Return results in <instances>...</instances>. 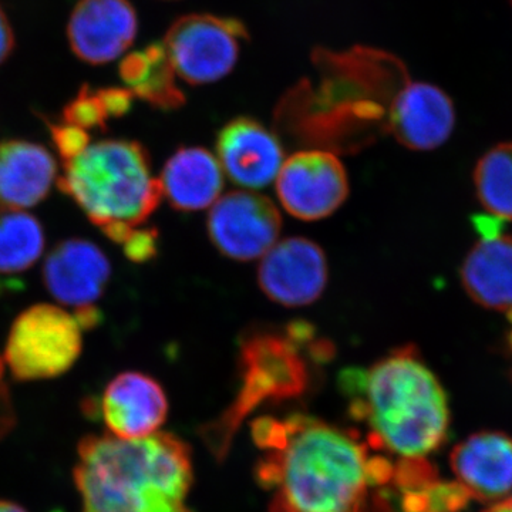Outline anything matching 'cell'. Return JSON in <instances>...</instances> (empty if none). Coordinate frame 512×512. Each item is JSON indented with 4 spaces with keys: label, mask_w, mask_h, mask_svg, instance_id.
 <instances>
[{
    "label": "cell",
    "mask_w": 512,
    "mask_h": 512,
    "mask_svg": "<svg viewBox=\"0 0 512 512\" xmlns=\"http://www.w3.org/2000/svg\"><path fill=\"white\" fill-rule=\"evenodd\" d=\"M124 255L136 264L151 261L158 251V232L154 228H137L123 242Z\"/></svg>",
    "instance_id": "obj_25"
},
{
    "label": "cell",
    "mask_w": 512,
    "mask_h": 512,
    "mask_svg": "<svg viewBox=\"0 0 512 512\" xmlns=\"http://www.w3.org/2000/svg\"><path fill=\"white\" fill-rule=\"evenodd\" d=\"M313 329L308 323L289 325L284 335L278 332H252L241 342V389L237 400L221 421L217 433L208 436L218 457L224 456L239 423L249 412L266 400L292 399L305 392L309 383V367L302 348L311 345Z\"/></svg>",
    "instance_id": "obj_5"
},
{
    "label": "cell",
    "mask_w": 512,
    "mask_h": 512,
    "mask_svg": "<svg viewBox=\"0 0 512 512\" xmlns=\"http://www.w3.org/2000/svg\"><path fill=\"white\" fill-rule=\"evenodd\" d=\"M241 39H248V32L237 19L187 15L175 20L164 46L174 73L198 86L218 82L234 69Z\"/></svg>",
    "instance_id": "obj_7"
},
{
    "label": "cell",
    "mask_w": 512,
    "mask_h": 512,
    "mask_svg": "<svg viewBox=\"0 0 512 512\" xmlns=\"http://www.w3.org/2000/svg\"><path fill=\"white\" fill-rule=\"evenodd\" d=\"M342 386L350 412L369 424L375 446L403 458H424L446 441V390L413 345L390 352L369 369L346 370Z\"/></svg>",
    "instance_id": "obj_3"
},
{
    "label": "cell",
    "mask_w": 512,
    "mask_h": 512,
    "mask_svg": "<svg viewBox=\"0 0 512 512\" xmlns=\"http://www.w3.org/2000/svg\"><path fill=\"white\" fill-rule=\"evenodd\" d=\"M276 194L288 214L319 221L335 214L349 195L345 165L329 151H299L286 158L276 177Z\"/></svg>",
    "instance_id": "obj_8"
},
{
    "label": "cell",
    "mask_w": 512,
    "mask_h": 512,
    "mask_svg": "<svg viewBox=\"0 0 512 512\" xmlns=\"http://www.w3.org/2000/svg\"><path fill=\"white\" fill-rule=\"evenodd\" d=\"M87 412L99 413L111 436L136 440L158 433L168 414V400L161 384L140 372L114 377L100 402H90Z\"/></svg>",
    "instance_id": "obj_11"
},
{
    "label": "cell",
    "mask_w": 512,
    "mask_h": 512,
    "mask_svg": "<svg viewBox=\"0 0 512 512\" xmlns=\"http://www.w3.org/2000/svg\"><path fill=\"white\" fill-rule=\"evenodd\" d=\"M161 194L178 211L212 207L224 188L218 158L202 147H184L168 158L161 173Z\"/></svg>",
    "instance_id": "obj_18"
},
{
    "label": "cell",
    "mask_w": 512,
    "mask_h": 512,
    "mask_svg": "<svg viewBox=\"0 0 512 512\" xmlns=\"http://www.w3.org/2000/svg\"><path fill=\"white\" fill-rule=\"evenodd\" d=\"M64 123L83 130H107V116L97 90L89 84H83L73 100L64 106L62 113Z\"/></svg>",
    "instance_id": "obj_23"
},
{
    "label": "cell",
    "mask_w": 512,
    "mask_h": 512,
    "mask_svg": "<svg viewBox=\"0 0 512 512\" xmlns=\"http://www.w3.org/2000/svg\"><path fill=\"white\" fill-rule=\"evenodd\" d=\"M508 323H510V332H508L507 343H508V348H510V353L512 355V315L510 316V319H508ZM511 375H512V372H511Z\"/></svg>",
    "instance_id": "obj_33"
},
{
    "label": "cell",
    "mask_w": 512,
    "mask_h": 512,
    "mask_svg": "<svg viewBox=\"0 0 512 512\" xmlns=\"http://www.w3.org/2000/svg\"><path fill=\"white\" fill-rule=\"evenodd\" d=\"M136 10L128 0H79L67 25L74 55L89 64L117 59L133 45Z\"/></svg>",
    "instance_id": "obj_14"
},
{
    "label": "cell",
    "mask_w": 512,
    "mask_h": 512,
    "mask_svg": "<svg viewBox=\"0 0 512 512\" xmlns=\"http://www.w3.org/2000/svg\"><path fill=\"white\" fill-rule=\"evenodd\" d=\"M16 40L8 16L0 8V64L5 63L15 50Z\"/></svg>",
    "instance_id": "obj_28"
},
{
    "label": "cell",
    "mask_w": 512,
    "mask_h": 512,
    "mask_svg": "<svg viewBox=\"0 0 512 512\" xmlns=\"http://www.w3.org/2000/svg\"><path fill=\"white\" fill-rule=\"evenodd\" d=\"M59 190L116 244L146 224L160 204V181L138 141L103 140L64 164Z\"/></svg>",
    "instance_id": "obj_4"
},
{
    "label": "cell",
    "mask_w": 512,
    "mask_h": 512,
    "mask_svg": "<svg viewBox=\"0 0 512 512\" xmlns=\"http://www.w3.org/2000/svg\"><path fill=\"white\" fill-rule=\"evenodd\" d=\"M328 281V258L308 238L276 242L262 256L258 268L259 288L272 302L286 308H302L318 301Z\"/></svg>",
    "instance_id": "obj_10"
},
{
    "label": "cell",
    "mask_w": 512,
    "mask_h": 512,
    "mask_svg": "<svg viewBox=\"0 0 512 512\" xmlns=\"http://www.w3.org/2000/svg\"><path fill=\"white\" fill-rule=\"evenodd\" d=\"M508 2H510L511 8H512V0H508Z\"/></svg>",
    "instance_id": "obj_35"
},
{
    "label": "cell",
    "mask_w": 512,
    "mask_h": 512,
    "mask_svg": "<svg viewBox=\"0 0 512 512\" xmlns=\"http://www.w3.org/2000/svg\"><path fill=\"white\" fill-rule=\"evenodd\" d=\"M217 154L224 174L245 190L268 187L285 161L278 137L249 117H237L221 128Z\"/></svg>",
    "instance_id": "obj_13"
},
{
    "label": "cell",
    "mask_w": 512,
    "mask_h": 512,
    "mask_svg": "<svg viewBox=\"0 0 512 512\" xmlns=\"http://www.w3.org/2000/svg\"><path fill=\"white\" fill-rule=\"evenodd\" d=\"M3 372H5V366H3V360L0 357V382H2Z\"/></svg>",
    "instance_id": "obj_34"
},
{
    "label": "cell",
    "mask_w": 512,
    "mask_h": 512,
    "mask_svg": "<svg viewBox=\"0 0 512 512\" xmlns=\"http://www.w3.org/2000/svg\"><path fill=\"white\" fill-rule=\"evenodd\" d=\"M150 64L151 70L147 79L131 89V92L161 110L177 109L184 104L185 97L175 84V73L168 56L160 62Z\"/></svg>",
    "instance_id": "obj_22"
},
{
    "label": "cell",
    "mask_w": 512,
    "mask_h": 512,
    "mask_svg": "<svg viewBox=\"0 0 512 512\" xmlns=\"http://www.w3.org/2000/svg\"><path fill=\"white\" fill-rule=\"evenodd\" d=\"M281 228L274 202L251 191L228 192L208 214V237L232 261L262 258L278 242Z\"/></svg>",
    "instance_id": "obj_9"
},
{
    "label": "cell",
    "mask_w": 512,
    "mask_h": 512,
    "mask_svg": "<svg viewBox=\"0 0 512 512\" xmlns=\"http://www.w3.org/2000/svg\"><path fill=\"white\" fill-rule=\"evenodd\" d=\"M45 121L46 126L49 127L50 136H52L57 153L62 158L63 165L79 157L89 147L90 136L83 128L70 126L67 123L56 124L50 123L49 120Z\"/></svg>",
    "instance_id": "obj_24"
},
{
    "label": "cell",
    "mask_w": 512,
    "mask_h": 512,
    "mask_svg": "<svg viewBox=\"0 0 512 512\" xmlns=\"http://www.w3.org/2000/svg\"><path fill=\"white\" fill-rule=\"evenodd\" d=\"M97 94H99L109 119L110 117L119 119V117L126 116L133 107L134 94L131 90L120 89V87H104V89L97 90Z\"/></svg>",
    "instance_id": "obj_26"
},
{
    "label": "cell",
    "mask_w": 512,
    "mask_h": 512,
    "mask_svg": "<svg viewBox=\"0 0 512 512\" xmlns=\"http://www.w3.org/2000/svg\"><path fill=\"white\" fill-rule=\"evenodd\" d=\"M74 319L82 330H94L103 323V312L94 305L77 308Z\"/></svg>",
    "instance_id": "obj_29"
},
{
    "label": "cell",
    "mask_w": 512,
    "mask_h": 512,
    "mask_svg": "<svg viewBox=\"0 0 512 512\" xmlns=\"http://www.w3.org/2000/svg\"><path fill=\"white\" fill-rule=\"evenodd\" d=\"M23 289V282L20 281V279H0V296H2V293L5 291L9 292H16V291H22Z\"/></svg>",
    "instance_id": "obj_30"
},
{
    "label": "cell",
    "mask_w": 512,
    "mask_h": 512,
    "mask_svg": "<svg viewBox=\"0 0 512 512\" xmlns=\"http://www.w3.org/2000/svg\"><path fill=\"white\" fill-rule=\"evenodd\" d=\"M484 512H512V498H510V500L501 501V503L493 505V507L488 508V510Z\"/></svg>",
    "instance_id": "obj_31"
},
{
    "label": "cell",
    "mask_w": 512,
    "mask_h": 512,
    "mask_svg": "<svg viewBox=\"0 0 512 512\" xmlns=\"http://www.w3.org/2000/svg\"><path fill=\"white\" fill-rule=\"evenodd\" d=\"M0 512H28L25 508L10 501H0Z\"/></svg>",
    "instance_id": "obj_32"
},
{
    "label": "cell",
    "mask_w": 512,
    "mask_h": 512,
    "mask_svg": "<svg viewBox=\"0 0 512 512\" xmlns=\"http://www.w3.org/2000/svg\"><path fill=\"white\" fill-rule=\"evenodd\" d=\"M45 232L37 218L18 210H0V274H23L39 261Z\"/></svg>",
    "instance_id": "obj_20"
},
{
    "label": "cell",
    "mask_w": 512,
    "mask_h": 512,
    "mask_svg": "<svg viewBox=\"0 0 512 512\" xmlns=\"http://www.w3.org/2000/svg\"><path fill=\"white\" fill-rule=\"evenodd\" d=\"M73 478L82 512H192L191 451L174 434L84 437Z\"/></svg>",
    "instance_id": "obj_2"
},
{
    "label": "cell",
    "mask_w": 512,
    "mask_h": 512,
    "mask_svg": "<svg viewBox=\"0 0 512 512\" xmlns=\"http://www.w3.org/2000/svg\"><path fill=\"white\" fill-rule=\"evenodd\" d=\"M111 278L109 258L96 244L82 238L59 242L43 265V284L50 295L73 308L93 305Z\"/></svg>",
    "instance_id": "obj_15"
},
{
    "label": "cell",
    "mask_w": 512,
    "mask_h": 512,
    "mask_svg": "<svg viewBox=\"0 0 512 512\" xmlns=\"http://www.w3.org/2000/svg\"><path fill=\"white\" fill-rule=\"evenodd\" d=\"M151 64L144 53H131L121 60L119 73L121 80L131 89L144 82L150 74Z\"/></svg>",
    "instance_id": "obj_27"
},
{
    "label": "cell",
    "mask_w": 512,
    "mask_h": 512,
    "mask_svg": "<svg viewBox=\"0 0 512 512\" xmlns=\"http://www.w3.org/2000/svg\"><path fill=\"white\" fill-rule=\"evenodd\" d=\"M467 295L477 305L493 311L512 309V237L480 239L460 269Z\"/></svg>",
    "instance_id": "obj_19"
},
{
    "label": "cell",
    "mask_w": 512,
    "mask_h": 512,
    "mask_svg": "<svg viewBox=\"0 0 512 512\" xmlns=\"http://www.w3.org/2000/svg\"><path fill=\"white\" fill-rule=\"evenodd\" d=\"M57 175L55 157L42 144L0 141V205L8 210L32 208L45 201Z\"/></svg>",
    "instance_id": "obj_17"
},
{
    "label": "cell",
    "mask_w": 512,
    "mask_h": 512,
    "mask_svg": "<svg viewBox=\"0 0 512 512\" xmlns=\"http://www.w3.org/2000/svg\"><path fill=\"white\" fill-rule=\"evenodd\" d=\"M82 329L57 306H30L20 313L6 343V360L20 382L53 379L72 369L82 353Z\"/></svg>",
    "instance_id": "obj_6"
},
{
    "label": "cell",
    "mask_w": 512,
    "mask_h": 512,
    "mask_svg": "<svg viewBox=\"0 0 512 512\" xmlns=\"http://www.w3.org/2000/svg\"><path fill=\"white\" fill-rule=\"evenodd\" d=\"M451 468L474 500H500L512 490V437L480 431L454 447Z\"/></svg>",
    "instance_id": "obj_16"
},
{
    "label": "cell",
    "mask_w": 512,
    "mask_h": 512,
    "mask_svg": "<svg viewBox=\"0 0 512 512\" xmlns=\"http://www.w3.org/2000/svg\"><path fill=\"white\" fill-rule=\"evenodd\" d=\"M252 431L265 451L256 478L274 491L271 512H365L372 457L352 434L302 414L265 417Z\"/></svg>",
    "instance_id": "obj_1"
},
{
    "label": "cell",
    "mask_w": 512,
    "mask_h": 512,
    "mask_svg": "<svg viewBox=\"0 0 512 512\" xmlns=\"http://www.w3.org/2000/svg\"><path fill=\"white\" fill-rule=\"evenodd\" d=\"M454 127L453 100L434 84H404L390 103L387 130L409 150H436L451 137Z\"/></svg>",
    "instance_id": "obj_12"
},
{
    "label": "cell",
    "mask_w": 512,
    "mask_h": 512,
    "mask_svg": "<svg viewBox=\"0 0 512 512\" xmlns=\"http://www.w3.org/2000/svg\"><path fill=\"white\" fill-rule=\"evenodd\" d=\"M478 201L503 221H512V141L488 150L474 168Z\"/></svg>",
    "instance_id": "obj_21"
}]
</instances>
